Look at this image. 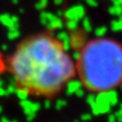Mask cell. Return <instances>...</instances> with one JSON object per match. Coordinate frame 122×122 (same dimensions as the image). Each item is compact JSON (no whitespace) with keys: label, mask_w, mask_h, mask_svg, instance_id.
<instances>
[{"label":"cell","mask_w":122,"mask_h":122,"mask_svg":"<svg viewBox=\"0 0 122 122\" xmlns=\"http://www.w3.org/2000/svg\"><path fill=\"white\" fill-rule=\"evenodd\" d=\"M8 69L16 89L34 97L58 94L76 71L63 43L50 34L20 42L9 57Z\"/></svg>","instance_id":"6da1fadb"},{"label":"cell","mask_w":122,"mask_h":122,"mask_svg":"<svg viewBox=\"0 0 122 122\" xmlns=\"http://www.w3.org/2000/svg\"><path fill=\"white\" fill-rule=\"evenodd\" d=\"M77 70L91 91L115 89L122 82V47L112 40L91 41L79 54Z\"/></svg>","instance_id":"7a4b0ae2"}]
</instances>
